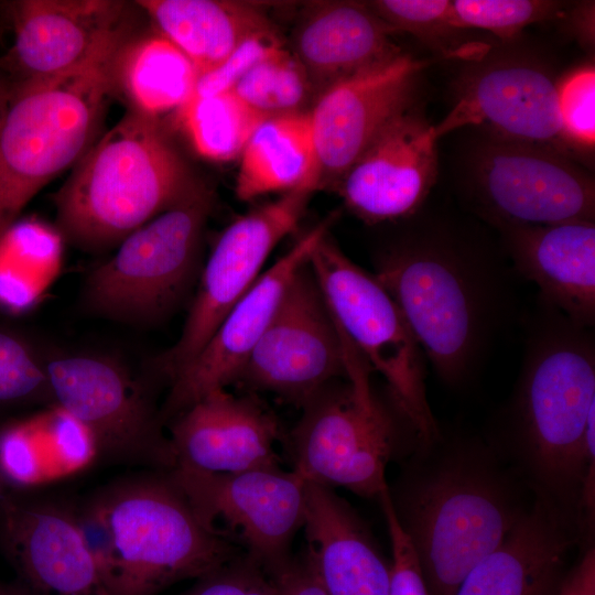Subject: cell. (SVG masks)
I'll return each instance as SVG.
<instances>
[{"instance_id": "6da1fadb", "label": "cell", "mask_w": 595, "mask_h": 595, "mask_svg": "<svg viewBox=\"0 0 595 595\" xmlns=\"http://www.w3.org/2000/svg\"><path fill=\"white\" fill-rule=\"evenodd\" d=\"M402 223L377 252L374 275L439 378L459 388L513 310L510 273L493 245L447 217L421 209Z\"/></svg>"}, {"instance_id": "7a4b0ae2", "label": "cell", "mask_w": 595, "mask_h": 595, "mask_svg": "<svg viewBox=\"0 0 595 595\" xmlns=\"http://www.w3.org/2000/svg\"><path fill=\"white\" fill-rule=\"evenodd\" d=\"M389 496L430 595H454L531 508V490L487 441L444 433L405 455Z\"/></svg>"}, {"instance_id": "3957f363", "label": "cell", "mask_w": 595, "mask_h": 595, "mask_svg": "<svg viewBox=\"0 0 595 595\" xmlns=\"http://www.w3.org/2000/svg\"><path fill=\"white\" fill-rule=\"evenodd\" d=\"M510 400L487 440L533 496L574 516L595 456V338L538 299ZM580 528V527H578Z\"/></svg>"}, {"instance_id": "277c9868", "label": "cell", "mask_w": 595, "mask_h": 595, "mask_svg": "<svg viewBox=\"0 0 595 595\" xmlns=\"http://www.w3.org/2000/svg\"><path fill=\"white\" fill-rule=\"evenodd\" d=\"M202 186L156 119L130 110L89 147L54 195L76 246L110 248Z\"/></svg>"}, {"instance_id": "5b68a950", "label": "cell", "mask_w": 595, "mask_h": 595, "mask_svg": "<svg viewBox=\"0 0 595 595\" xmlns=\"http://www.w3.org/2000/svg\"><path fill=\"white\" fill-rule=\"evenodd\" d=\"M122 45L66 74L17 83L3 96L0 236L43 186L93 144L116 86L115 64Z\"/></svg>"}, {"instance_id": "8992f818", "label": "cell", "mask_w": 595, "mask_h": 595, "mask_svg": "<svg viewBox=\"0 0 595 595\" xmlns=\"http://www.w3.org/2000/svg\"><path fill=\"white\" fill-rule=\"evenodd\" d=\"M96 494L116 545L108 595H159L240 555L235 542L199 520L170 472L149 470Z\"/></svg>"}, {"instance_id": "52a82bcc", "label": "cell", "mask_w": 595, "mask_h": 595, "mask_svg": "<svg viewBox=\"0 0 595 595\" xmlns=\"http://www.w3.org/2000/svg\"><path fill=\"white\" fill-rule=\"evenodd\" d=\"M342 345L347 381L331 382L302 407L289 441L292 469L310 483L379 498L389 462L419 437L394 403L377 396L372 370L344 336Z\"/></svg>"}, {"instance_id": "ba28073f", "label": "cell", "mask_w": 595, "mask_h": 595, "mask_svg": "<svg viewBox=\"0 0 595 595\" xmlns=\"http://www.w3.org/2000/svg\"><path fill=\"white\" fill-rule=\"evenodd\" d=\"M212 194L201 186L129 234L84 283L83 303L100 317L155 323L183 300L198 270Z\"/></svg>"}, {"instance_id": "9c48e42d", "label": "cell", "mask_w": 595, "mask_h": 595, "mask_svg": "<svg viewBox=\"0 0 595 595\" xmlns=\"http://www.w3.org/2000/svg\"><path fill=\"white\" fill-rule=\"evenodd\" d=\"M335 324L371 370L386 380L394 405L419 441L441 434L429 405L424 355L387 290L354 263L327 234L307 261Z\"/></svg>"}, {"instance_id": "30bf717a", "label": "cell", "mask_w": 595, "mask_h": 595, "mask_svg": "<svg viewBox=\"0 0 595 595\" xmlns=\"http://www.w3.org/2000/svg\"><path fill=\"white\" fill-rule=\"evenodd\" d=\"M53 404L93 435L98 459L170 472L176 457L149 382L122 360L90 351H47Z\"/></svg>"}, {"instance_id": "8fae6325", "label": "cell", "mask_w": 595, "mask_h": 595, "mask_svg": "<svg viewBox=\"0 0 595 595\" xmlns=\"http://www.w3.org/2000/svg\"><path fill=\"white\" fill-rule=\"evenodd\" d=\"M464 167L467 207L495 228L594 220L593 177L558 149L483 134Z\"/></svg>"}, {"instance_id": "7c38bea8", "label": "cell", "mask_w": 595, "mask_h": 595, "mask_svg": "<svg viewBox=\"0 0 595 595\" xmlns=\"http://www.w3.org/2000/svg\"><path fill=\"white\" fill-rule=\"evenodd\" d=\"M516 41L464 60L453 84L452 108L434 126L437 140L472 126L493 138L544 144L569 154L559 113L560 77L544 57Z\"/></svg>"}, {"instance_id": "4fadbf2b", "label": "cell", "mask_w": 595, "mask_h": 595, "mask_svg": "<svg viewBox=\"0 0 595 595\" xmlns=\"http://www.w3.org/2000/svg\"><path fill=\"white\" fill-rule=\"evenodd\" d=\"M170 474L199 520L242 547L267 573L291 560L309 484L296 470L275 466L212 473L175 466Z\"/></svg>"}, {"instance_id": "5bb4252c", "label": "cell", "mask_w": 595, "mask_h": 595, "mask_svg": "<svg viewBox=\"0 0 595 595\" xmlns=\"http://www.w3.org/2000/svg\"><path fill=\"white\" fill-rule=\"evenodd\" d=\"M313 193L298 188L234 220L202 269L181 335L154 358L153 374L169 383L202 350L232 306L257 281L274 247L301 221Z\"/></svg>"}, {"instance_id": "9a60e30c", "label": "cell", "mask_w": 595, "mask_h": 595, "mask_svg": "<svg viewBox=\"0 0 595 595\" xmlns=\"http://www.w3.org/2000/svg\"><path fill=\"white\" fill-rule=\"evenodd\" d=\"M340 376L346 378L340 335L306 263L290 282L236 382L303 407Z\"/></svg>"}, {"instance_id": "2e32d148", "label": "cell", "mask_w": 595, "mask_h": 595, "mask_svg": "<svg viewBox=\"0 0 595 595\" xmlns=\"http://www.w3.org/2000/svg\"><path fill=\"white\" fill-rule=\"evenodd\" d=\"M429 64L400 51L317 95L309 110L313 192L333 191L377 134L414 104L419 79Z\"/></svg>"}, {"instance_id": "e0dca14e", "label": "cell", "mask_w": 595, "mask_h": 595, "mask_svg": "<svg viewBox=\"0 0 595 595\" xmlns=\"http://www.w3.org/2000/svg\"><path fill=\"white\" fill-rule=\"evenodd\" d=\"M337 217L331 214L303 234L232 306L195 358L169 383L161 409L163 423L206 393L236 379L261 338L296 272L307 263Z\"/></svg>"}, {"instance_id": "ac0fdd59", "label": "cell", "mask_w": 595, "mask_h": 595, "mask_svg": "<svg viewBox=\"0 0 595 595\" xmlns=\"http://www.w3.org/2000/svg\"><path fill=\"white\" fill-rule=\"evenodd\" d=\"M434 126L412 104L370 142L333 190L368 225L419 213L436 181Z\"/></svg>"}, {"instance_id": "d6986e66", "label": "cell", "mask_w": 595, "mask_h": 595, "mask_svg": "<svg viewBox=\"0 0 595 595\" xmlns=\"http://www.w3.org/2000/svg\"><path fill=\"white\" fill-rule=\"evenodd\" d=\"M123 2L23 0L13 3L14 40L2 61L17 83L72 72L122 45Z\"/></svg>"}, {"instance_id": "ffe728a7", "label": "cell", "mask_w": 595, "mask_h": 595, "mask_svg": "<svg viewBox=\"0 0 595 595\" xmlns=\"http://www.w3.org/2000/svg\"><path fill=\"white\" fill-rule=\"evenodd\" d=\"M0 548L15 581L35 595H108L73 505L11 495L0 518Z\"/></svg>"}, {"instance_id": "44dd1931", "label": "cell", "mask_w": 595, "mask_h": 595, "mask_svg": "<svg viewBox=\"0 0 595 595\" xmlns=\"http://www.w3.org/2000/svg\"><path fill=\"white\" fill-rule=\"evenodd\" d=\"M176 466L212 473H238L280 466L275 444L280 425L251 396L220 388L169 422Z\"/></svg>"}, {"instance_id": "7402d4cb", "label": "cell", "mask_w": 595, "mask_h": 595, "mask_svg": "<svg viewBox=\"0 0 595 595\" xmlns=\"http://www.w3.org/2000/svg\"><path fill=\"white\" fill-rule=\"evenodd\" d=\"M582 549L577 520L542 498L464 577L454 595H555L570 555Z\"/></svg>"}, {"instance_id": "603a6c76", "label": "cell", "mask_w": 595, "mask_h": 595, "mask_svg": "<svg viewBox=\"0 0 595 595\" xmlns=\"http://www.w3.org/2000/svg\"><path fill=\"white\" fill-rule=\"evenodd\" d=\"M515 270L539 288V300L574 324H595V223L588 219L496 228Z\"/></svg>"}, {"instance_id": "cb8c5ba5", "label": "cell", "mask_w": 595, "mask_h": 595, "mask_svg": "<svg viewBox=\"0 0 595 595\" xmlns=\"http://www.w3.org/2000/svg\"><path fill=\"white\" fill-rule=\"evenodd\" d=\"M302 528L305 553L328 595H390V563L332 488L309 482Z\"/></svg>"}, {"instance_id": "d4e9b609", "label": "cell", "mask_w": 595, "mask_h": 595, "mask_svg": "<svg viewBox=\"0 0 595 595\" xmlns=\"http://www.w3.org/2000/svg\"><path fill=\"white\" fill-rule=\"evenodd\" d=\"M390 34L391 30L367 3L321 2L302 15L291 52L305 69L317 97L335 82L400 52Z\"/></svg>"}, {"instance_id": "484cf974", "label": "cell", "mask_w": 595, "mask_h": 595, "mask_svg": "<svg viewBox=\"0 0 595 595\" xmlns=\"http://www.w3.org/2000/svg\"><path fill=\"white\" fill-rule=\"evenodd\" d=\"M97 459L90 432L56 404L0 426V473L11 489L60 482Z\"/></svg>"}, {"instance_id": "4316f807", "label": "cell", "mask_w": 595, "mask_h": 595, "mask_svg": "<svg viewBox=\"0 0 595 595\" xmlns=\"http://www.w3.org/2000/svg\"><path fill=\"white\" fill-rule=\"evenodd\" d=\"M195 65L199 75L223 63L248 36L272 26L262 9L221 0H141L136 2Z\"/></svg>"}, {"instance_id": "83f0119b", "label": "cell", "mask_w": 595, "mask_h": 595, "mask_svg": "<svg viewBox=\"0 0 595 595\" xmlns=\"http://www.w3.org/2000/svg\"><path fill=\"white\" fill-rule=\"evenodd\" d=\"M314 169V147L309 111L264 119L241 154L236 195L251 201L270 193L305 188Z\"/></svg>"}, {"instance_id": "f1b7e54d", "label": "cell", "mask_w": 595, "mask_h": 595, "mask_svg": "<svg viewBox=\"0 0 595 595\" xmlns=\"http://www.w3.org/2000/svg\"><path fill=\"white\" fill-rule=\"evenodd\" d=\"M199 73L193 62L160 33L120 48L115 64L132 110L150 118L177 111L194 95Z\"/></svg>"}, {"instance_id": "f546056e", "label": "cell", "mask_w": 595, "mask_h": 595, "mask_svg": "<svg viewBox=\"0 0 595 595\" xmlns=\"http://www.w3.org/2000/svg\"><path fill=\"white\" fill-rule=\"evenodd\" d=\"M61 258L58 231L35 220L12 224L0 236V307H33L57 275Z\"/></svg>"}, {"instance_id": "4dcf8cb0", "label": "cell", "mask_w": 595, "mask_h": 595, "mask_svg": "<svg viewBox=\"0 0 595 595\" xmlns=\"http://www.w3.org/2000/svg\"><path fill=\"white\" fill-rule=\"evenodd\" d=\"M176 119L201 156L226 162L240 158L250 136L267 118L230 90L207 97L193 96L176 111Z\"/></svg>"}, {"instance_id": "1f68e13d", "label": "cell", "mask_w": 595, "mask_h": 595, "mask_svg": "<svg viewBox=\"0 0 595 595\" xmlns=\"http://www.w3.org/2000/svg\"><path fill=\"white\" fill-rule=\"evenodd\" d=\"M231 91L266 118L309 111L316 98L305 69L286 48L256 65Z\"/></svg>"}, {"instance_id": "d6a6232c", "label": "cell", "mask_w": 595, "mask_h": 595, "mask_svg": "<svg viewBox=\"0 0 595 595\" xmlns=\"http://www.w3.org/2000/svg\"><path fill=\"white\" fill-rule=\"evenodd\" d=\"M567 6V2L549 0H455L452 18L462 31H489L507 43L518 40L530 24L560 20Z\"/></svg>"}, {"instance_id": "836d02e7", "label": "cell", "mask_w": 595, "mask_h": 595, "mask_svg": "<svg viewBox=\"0 0 595 595\" xmlns=\"http://www.w3.org/2000/svg\"><path fill=\"white\" fill-rule=\"evenodd\" d=\"M24 404H53L45 353L0 329V409Z\"/></svg>"}, {"instance_id": "e575fe53", "label": "cell", "mask_w": 595, "mask_h": 595, "mask_svg": "<svg viewBox=\"0 0 595 595\" xmlns=\"http://www.w3.org/2000/svg\"><path fill=\"white\" fill-rule=\"evenodd\" d=\"M391 30L409 33L447 57H456L450 41L462 30L452 18L448 0H377L367 3Z\"/></svg>"}, {"instance_id": "d590c367", "label": "cell", "mask_w": 595, "mask_h": 595, "mask_svg": "<svg viewBox=\"0 0 595 595\" xmlns=\"http://www.w3.org/2000/svg\"><path fill=\"white\" fill-rule=\"evenodd\" d=\"M559 113L564 141L569 149L587 151L595 142V71L583 65L560 78Z\"/></svg>"}, {"instance_id": "8d00e7d4", "label": "cell", "mask_w": 595, "mask_h": 595, "mask_svg": "<svg viewBox=\"0 0 595 595\" xmlns=\"http://www.w3.org/2000/svg\"><path fill=\"white\" fill-rule=\"evenodd\" d=\"M283 48V41L273 26L251 34L217 67L199 75L193 96L207 97L230 91L256 65Z\"/></svg>"}, {"instance_id": "74e56055", "label": "cell", "mask_w": 595, "mask_h": 595, "mask_svg": "<svg viewBox=\"0 0 595 595\" xmlns=\"http://www.w3.org/2000/svg\"><path fill=\"white\" fill-rule=\"evenodd\" d=\"M178 595H275V591L267 571L240 554Z\"/></svg>"}, {"instance_id": "f35d334b", "label": "cell", "mask_w": 595, "mask_h": 595, "mask_svg": "<svg viewBox=\"0 0 595 595\" xmlns=\"http://www.w3.org/2000/svg\"><path fill=\"white\" fill-rule=\"evenodd\" d=\"M378 499L385 516L391 544L390 595H430L415 552L397 520L388 487L380 494Z\"/></svg>"}, {"instance_id": "ab89813d", "label": "cell", "mask_w": 595, "mask_h": 595, "mask_svg": "<svg viewBox=\"0 0 595 595\" xmlns=\"http://www.w3.org/2000/svg\"><path fill=\"white\" fill-rule=\"evenodd\" d=\"M84 542L94 559L105 586L116 562V545L107 512L97 494L74 506Z\"/></svg>"}, {"instance_id": "60d3db41", "label": "cell", "mask_w": 595, "mask_h": 595, "mask_svg": "<svg viewBox=\"0 0 595 595\" xmlns=\"http://www.w3.org/2000/svg\"><path fill=\"white\" fill-rule=\"evenodd\" d=\"M268 574L275 595H328L305 552Z\"/></svg>"}, {"instance_id": "b9f144b4", "label": "cell", "mask_w": 595, "mask_h": 595, "mask_svg": "<svg viewBox=\"0 0 595 595\" xmlns=\"http://www.w3.org/2000/svg\"><path fill=\"white\" fill-rule=\"evenodd\" d=\"M555 595H595V547L581 550Z\"/></svg>"}, {"instance_id": "7bdbcfd3", "label": "cell", "mask_w": 595, "mask_h": 595, "mask_svg": "<svg viewBox=\"0 0 595 595\" xmlns=\"http://www.w3.org/2000/svg\"><path fill=\"white\" fill-rule=\"evenodd\" d=\"M594 2L581 1L567 6L560 20H563L567 30L585 48H594Z\"/></svg>"}, {"instance_id": "ee69618b", "label": "cell", "mask_w": 595, "mask_h": 595, "mask_svg": "<svg viewBox=\"0 0 595 595\" xmlns=\"http://www.w3.org/2000/svg\"><path fill=\"white\" fill-rule=\"evenodd\" d=\"M0 595H35L18 581L2 582L0 581Z\"/></svg>"}, {"instance_id": "f6af8a7d", "label": "cell", "mask_w": 595, "mask_h": 595, "mask_svg": "<svg viewBox=\"0 0 595 595\" xmlns=\"http://www.w3.org/2000/svg\"><path fill=\"white\" fill-rule=\"evenodd\" d=\"M8 486L0 473V518L3 512L4 506L8 502L9 498L11 497V493L8 491Z\"/></svg>"}, {"instance_id": "bcb514c9", "label": "cell", "mask_w": 595, "mask_h": 595, "mask_svg": "<svg viewBox=\"0 0 595 595\" xmlns=\"http://www.w3.org/2000/svg\"><path fill=\"white\" fill-rule=\"evenodd\" d=\"M2 100H3V90H2V87L0 85V107H1Z\"/></svg>"}]
</instances>
